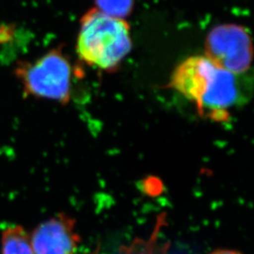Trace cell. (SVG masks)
Wrapping results in <instances>:
<instances>
[{
	"label": "cell",
	"instance_id": "4",
	"mask_svg": "<svg viewBox=\"0 0 254 254\" xmlns=\"http://www.w3.org/2000/svg\"><path fill=\"white\" fill-rule=\"evenodd\" d=\"M206 56L220 68L244 74L253 61V43L245 27L226 24L214 27L206 38Z\"/></svg>",
	"mask_w": 254,
	"mask_h": 254
},
{
	"label": "cell",
	"instance_id": "1",
	"mask_svg": "<svg viewBox=\"0 0 254 254\" xmlns=\"http://www.w3.org/2000/svg\"><path fill=\"white\" fill-rule=\"evenodd\" d=\"M240 75L220 68L205 56H194L175 69L171 87L194 102L200 111L223 114L246 96Z\"/></svg>",
	"mask_w": 254,
	"mask_h": 254
},
{
	"label": "cell",
	"instance_id": "2",
	"mask_svg": "<svg viewBox=\"0 0 254 254\" xmlns=\"http://www.w3.org/2000/svg\"><path fill=\"white\" fill-rule=\"evenodd\" d=\"M132 48L130 27L125 19L91 9L83 16L76 49L80 59L105 71L116 69Z\"/></svg>",
	"mask_w": 254,
	"mask_h": 254
},
{
	"label": "cell",
	"instance_id": "5",
	"mask_svg": "<svg viewBox=\"0 0 254 254\" xmlns=\"http://www.w3.org/2000/svg\"><path fill=\"white\" fill-rule=\"evenodd\" d=\"M80 238L72 218H49L34 230L30 244L35 254H74Z\"/></svg>",
	"mask_w": 254,
	"mask_h": 254
},
{
	"label": "cell",
	"instance_id": "3",
	"mask_svg": "<svg viewBox=\"0 0 254 254\" xmlns=\"http://www.w3.org/2000/svg\"><path fill=\"white\" fill-rule=\"evenodd\" d=\"M15 74L27 95L66 104L71 98L73 69L60 48L34 62L20 63Z\"/></svg>",
	"mask_w": 254,
	"mask_h": 254
},
{
	"label": "cell",
	"instance_id": "8",
	"mask_svg": "<svg viewBox=\"0 0 254 254\" xmlns=\"http://www.w3.org/2000/svg\"><path fill=\"white\" fill-rule=\"evenodd\" d=\"M209 254H242L235 250H228V249H218Z\"/></svg>",
	"mask_w": 254,
	"mask_h": 254
},
{
	"label": "cell",
	"instance_id": "6",
	"mask_svg": "<svg viewBox=\"0 0 254 254\" xmlns=\"http://www.w3.org/2000/svg\"><path fill=\"white\" fill-rule=\"evenodd\" d=\"M1 254H35L30 237L20 226L7 228L2 235Z\"/></svg>",
	"mask_w": 254,
	"mask_h": 254
},
{
	"label": "cell",
	"instance_id": "7",
	"mask_svg": "<svg viewBox=\"0 0 254 254\" xmlns=\"http://www.w3.org/2000/svg\"><path fill=\"white\" fill-rule=\"evenodd\" d=\"M135 0H95L96 9L109 16L125 19L133 10Z\"/></svg>",
	"mask_w": 254,
	"mask_h": 254
}]
</instances>
